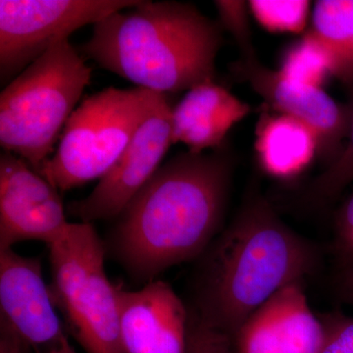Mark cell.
<instances>
[{
    "mask_svg": "<svg viewBox=\"0 0 353 353\" xmlns=\"http://www.w3.org/2000/svg\"><path fill=\"white\" fill-rule=\"evenodd\" d=\"M234 159L226 148L180 152L161 165L117 216L116 259L138 280L204 254L221 233Z\"/></svg>",
    "mask_w": 353,
    "mask_h": 353,
    "instance_id": "cell-1",
    "label": "cell"
},
{
    "mask_svg": "<svg viewBox=\"0 0 353 353\" xmlns=\"http://www.w3.org/2000/svg\"><path fill=\"white\" fill-rule=\"evenodd\" d=\"M317 264L312 243L254 190L202 255L192 312L233 338L257 308L279 290L303 283Z\"/></svg>",
    "mask_w": 353,
    "mask_h": 353,
    "instance_id": "cell-2",
    "label": "cell"
},
{
    "mask_svg": "<svg viewBox=\"0 0 353 353\" xmlns=\"http://www.w3.org/2000/svg\"><path fill=\"white\" fill-rule=\"evenodd\" d=\"M223 28L196 6L148 1L94 25L82 53L101 68L159 94L214 81Z\"/></svg>",
    "mask_w": 353,
    "mask_h": 353,
    "instance_id": "cell-3",
    "label": "cell"
},
{
    "mask_svg": "<svg viewBox=\"0 0 353 353\" xmlns=\"http://www.w3.org/2000/svg\"><path fill=\"white\" fill-rule=\"evenodd\" d=\"M92 68L69 39L23 70L0 95V145L37 173L90 83Z\"/></svg>",
    "mask_w": 353,
    "mask_h": 353,
    "instance_id": "cell-4",
    "label": "cell"
},
{
    "mask_svg": "<svg viewBox=\"0 0 353 353\" xmlns=\"http://www.w3.org/2000/svg\"><path fill=\"white\" fill-rule=\"evenodd\" d=\"M50 248L55 308L87 353H126L121 340L117 287L104 268L105 248L92 223H71Z\"/></svg>",
    "mask_w": 353,
    "mask_h": 353,
    "instance_id": "cell-5",
    "label": "cell"
},
{
    "mask_svg": "<svg viewBox=\"0 0 353 353\" xmlns=\"http://www.w3.org/2000/svg\"><path fill=\"white\" fill-rule=\"evenodd\" d=\"M141 88H108L77 106L59 145L39 175L68 190L101 179L116 163L161 95Z\"/></svg>",
    "mask_w": 353,
    "mask_h": 353,
    "instance_id": "cell-6",
    "label": "cell"
},
{
    "mask_svg": "<svg viewBox=\"0 0 353 353\" xmlns=\"http://www.w3.org/2000/svg\"><path fill=\"white\" fill-rule=\"evenodd\" d=\"M141 0H0V77L23 70L77 30L97 24Z\"/></svg>",
    "mask_w": 353,
    "mask_h": 353,
    "instance_id": "cell-7",
    "label": "cell"
},
{
    "mask_svg": "<svg viewBox=\"0 0 353 353\" xmlns=\"http://www.w3.org/2000/svg\"><path fill=\"white\" fill-rule=\"evenodd\" d=\"M172 108L162 94L119 159L85 199L71 202L69 214L82 222L117 217L160 167L172 143Z\"/></svg>",
    "mask_w": 353,
    "mask_h": 353,
    "instance_id": "cell-8",
    "label": "cell"
},
{
    "mask_svg": "<svg viewBox=\"0 0 353 353\" xmlns=\"http://www.w3.org/2000/svg\"><path fill=\"white\" fill-rule=\"evenodd\" d=\"M230 68L264 99L267 106L311 128L319 139V155L328 165L340 154L350 131V104L334 101L324 88L296 82L278 70L264 66L255 51L241 54Z\"/></svg>",
    "mask_w": 353,
    "mask_h": 353,
    "instance_id": "cell-9",
    "label": "cell"
},
{
    "mask_svg": "<svg viewBox=\"0 0 353 353\" xmlns=\"http://www.w3.org/2000/svg\"><path fill=\"white\" fill-rule=\"evenodd\" d=\"M70 224L57 188L12 153L0 155V250L25 241L50 245Z\"/></svg>",
    "mask_w": 353,
    "mask_h": 353,
    "instance_id": "cell-10",
    "label": "cell"
},
{
    "mask_svg": "<svg viewBox=\"0 0 353 353\" xmlns=\"http://www.w3.org/2000/svg\"><path fill=\"white\" fill-rule=\"evenodd\" d=\"M0 318L32 353H76L51 301L39 259L0 250Z\"/></svg>",
    "mask_w": 353,
    "mask_h": 353,
    "instance_id": "cell-11",
    "label": "cell"
},
{
    "mask_svg": "<svg viewBox=\"0 0 353 353\" xmlns=\"http://www.w3.org/2000/svg\"><path fill=\"white\" fill-rule=\"evenodd\" d=\"M325 340L324 323L309 305L303 283L279 290L232 338L236 353H321Z\"/></svg>",
    "mask_w": 353,
    "mask_h": 353,
    "instance_id": "cell-12",
    "label": "cell"
},
{
    "mask_svg": "<svg viewBox=\"0 0 353 353\" xmlns=\"http://www.w3.org/2000/svg\"><path fill=\"white\" fill-rule=\"evenodd\" d=\"M126 353H188L190 311L170 285L150 281L139 290L117 287Z\"/></svg>",
    "mask_w": 353,
    "mask_h": 353,
    "instance_id": "cell-13",
    "label": "cell"
},
{
    "mask_svg": "<svg viewBox=\"0 0 353 353\" xmlns=\"http://www.w3.org/2000/svg\"><path fill=\"white\" fill-rule=\"evenodd\" d=\"M250 111V104L214 81L202 83L172 109V143H182L192 153L218 150Z\"/></svg>",
    "mask_w": 353,
    "mask_h": 353,
    "instance_id": "cell-14",
    "label": "cell"
},
{
    "mask_svg": "<svg viewBox=\"0 0 353 353\" xmlns=\"http://www.w3.org/2000/svg\"><path fill=\"white\" fill-rule=\"evenodd\" d=\"M254 150L267 176L289 181L303 175L319 157V139L307 125L265 105L255 128Z\"/></svg>",
    "mask_w": 353,
    "mask_h": 353,
    "instance_id": "cell-15",
    "label": "cell"
},
{
    "mask_svg": "<svg viewBox=\"0 0 353 353\" xmlns=\"http://www.w3.org/2000/svg\"><path fill=\"white\" fill-rule=\"evenodd\" d=\"M309 34L321 46L333 78L353 90V0H319L313 6Z\"/></svg>",
    "mask_w": 353,
    "mask_h": 353,
    "instance_id": "cell-16",
    "label": "cell"
},
{
    "mask_svg": "<svg viewBox=\"0 0 353 353\" xmlns=\"http://www.w3.org/2000/svg\"><path fill=\"white\" fill-rule=\"evenodd\" d=\"M278 71L290 80L319 88H324L325 83L333 78L326 52L308 32L288 46Z\"/></svg>",
    "mask_w": 353,
    "mask_h": 353,
    "instance_id": "cell-17",
    "label": "cell"
},
{
    "mask_svg": "<svg viewBox=\"0 0 353 353\" xmlns=\"http://www.w3.org/2000/svg\"><path fill=\"white\" fill-rule=\"evenodd\" d=\"M250 14L265 30L280 34H304L311 19L307 0H250Z\"/></svg>",
    "mask_w": 353,
    "mask_h": 353,
    "instance_id": "cell-18",
    "label": "cell"
},
{
    "mask_svg": "<svg viewBox=\"0 0 353 353\" xmlns=\"http://www.w3.org/2000/svg\"><path fill=\"white\" fill-rule=\"evenodd\" d=\"M350 104L352 117L345 145L336 159L311 183L309 196L318 203L333 201L353 182V101Z\"/></svg>",
    "mask_w": 353,
    "mask_h": 353,
    "instance_id": "cell-19",
    "label": "cell"
},
{
    "mask_svg": "<svg viewBox=\"0 0 353 353\" xmlns=\"http://www.w3.org/2000/svg\"><path fill=\"white\" fill-rule=\"evenodd\" d=\"M214 3L219 14L221 26L232 34L241 54L255 50L250 31L248 2L220 0Z\"/></svg>",
    "mask_w": 353,
    "mask_h": 353,
    "instance_id": "cell-20",
    "label": "cell"
},
{
    "mask_svg": "<svg viewBox=\"0 0 353 353\" xmlns=\"http://www.w3.org/2000/svg\"><path fill=\"white\" fill-rule=\"evenodd\" d=\"M188 353H236L231 336L218 331L190 312Z\"/></svg>",
    "mask_w": 353,
    "mask_h": 353,
    "instance_id": "cell-21",
    "label": "cell"
},
{
    "mask_svg": "<svg viewBox=\"0 0 353 353\" xmlns=\"http://www.w3.org/2000/svg\"><path fill=\"white\" fill-rule=\"evenodd\" d=\"M321 319L326 330L321 353H353V318L331 314Z\"/></svg>",
    "mask_w": 353,
    "mask_h": 353,
    "instance_id": "cell-22",
    "label": "cell"
},
{
    "mask_svg": "<svg viewBox=\"0 0 353 353\" xmlns=\"http://www.w3.org/2000/svg\"><path fill=\"white\" fill-rule=\"evenodd\" d=\"M336 248L345 261L353 260V194L336 217Z\"/></svg>",
    "mask_w": 353,
    "mask_h": 353,
    "instance_id": "cell-23",
    "label": "cell"
},
{
    "mask_svg": "<svg viewBox=\"0 0 353 353\" xmlns=\"http://www.w3.org/2000/svg\"><path fill=\"white\" fill-rule=\"evenodd\" d=\"M0 353H32L12 327L0 318Z\"/></svg>",
    "mask_w": 353,
    "mask_h": 353,
    "instance_id": "cell-24",
    "label": "cell"
},
{
    "mask_svg": "<svg viewBox=\"0 0 353 353\" xmlns=\"http://www.w3.org/2000/svg\"><path fill=\"white\" fill-rule=\"evenodd\" d=\"M341 290L345 299L353 304V260L347 262L341 278Z\"/></svg>",
    "mask_w": 353,
    "mask_h": 353,
    "instance_id": "cell-25",
    "label": "cell"
}]
</instances>
